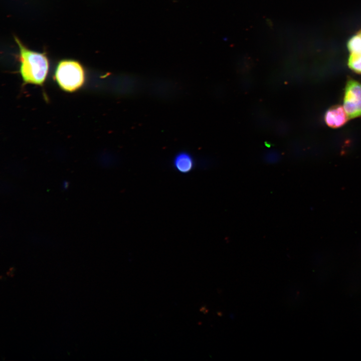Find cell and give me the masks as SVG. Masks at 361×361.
Returning a JSON list of instances; mask_svg holds the SVG:
<instances>
[{
	"label": "cell",
	"instance_id": "obj_9",
	"mask_svg": "<svg viewBox=\"0 0 361 361\" xmlns=\"http://www.w3.org/2000/svg\"><path fill=\"white\" fill-rule=\"evenodd\" d=\"M360 34V36H361V32L360 33V34Z\"/></svg>",
	"mask_w": 361,
	"mask_h": 361
},
{
	"label": "cell",
	"instance_id": "obj_4",
	"mask_svg": "<svg viewBox=\"0 0 361 361\" xmlns=\"http://www.w3.org/2000/svg\"><path fill=\"white\" fill-rule=\"evenodd\" d=\"M348 119L343 107L340 105H335L330 108L327 110L324 116L326 124L333 128L342 126Z\"/></svg>",
	"mask_w": 361,
	"mask_h": 361
},
{
	"label": "cell",
	"instance_id": "obj_7",
	"mask_svg": "<svg viewBox=\"0 0 361 361\" xmlns=\"http://www.w3.org/2000/svg\"><path fill=\"white\" fill-rule=\"evenodd\" d=\"M349 51L352 54H361V36L352 37L347 43Z\"/></svg>",
	"mask_w": 361,
	"mask_h": 361
},
{
	"label": "cell",
	"instance_id": "obj_2",
	"mask_svg": "<svg viewBox=\"0 0 361 361\" xmlns=\"http://www.w3.org/2000/svg\"><path fill=\"white\" fill-rule=\"evenodd\" d=\"M55 78L59 87L66 92H74L83 85L85 73L81 64L72 60L61 61L57 66Z\"/></svg>",
	"mask_w": 361,
	"mask_h": 361
},
{
	"label": "cell",
	"instance_id": "obj_8",
	"mask_svg": "<svg viewBox=\"0 0 361 361\" xmlns=\"http://www.w3.org/2000/svg\"><path fill=\"white\" fill-rule=\"evenodd\" d=\"M69 186V182L67 180L63 181L62 185V189L64 190H66Z\"/></svg>",
	"mask_w": 361,
	"mask_h": 361
},
{
	"label": "cell",
	"instance_id": "obj_1",
	"mask_svg": "<svg viewBox=\"0 0 361 361\" xmlns=\"http://www.w3.org/2000/svg\"><path fill=\"white\" fill-rule=\"evenodd\" d=\"M19 49L20 72L25 84L42 85L49 70L48 59L44 53L28 49L17 37Z\"/></svg>",
	"mask_w": 361,
	"mask_h": 361
},
{
	"label": "cell",
	"instance_id": "obj_6",
	"mask_svg": "<svg viewBox=\"0 0 361 361\" xmlns=\"http://www.w3.org/2000/svg\"><path fill=\"white\" fill-rule=\"evenodd\" d=\"M348 65L353 71L361 74V54L351 53L348 59Z\"/></svg>",
	"mask_w": 361,
	"mask_h": 361
},
{
	"label": "cell",
	"instance_id": "obj_3",
	"mask_svg": "<svg viewBox=\"0 0 361 361\" xmlns=\"http://www.w3.org/2000/svg\"><path fill=\"white\" fill-rule=\"evenodd\" d=\"M343 108L349 119L361 116V84L352 79L346 83Z\"/></svg>",
	"mask_w": 361,
	"mask_h": 361
},
{
	"label": "cell",
	"instance_id": "obj_5",
	"mask_svg": "<svg viewBox=\"0 0 361 361\" xmlns=\"http://www.w3.org/2000/svg\"><path fill=\"white\" fill-rule=\"evenodd\" d=\"M173 165L179 172L188 173L193 168L194 160L189 153L182 152L177 154L174 158Z\"/></svg>",
	"mask_w": 361,
	"mask_h": 361
}]
</instances>
